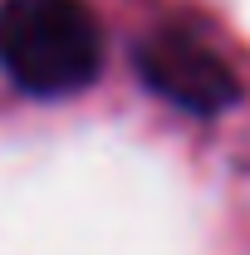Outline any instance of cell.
I'll use <instances>...</instances> for the list:
<instances>
[{
    "label": "cell",
    "mask_w": 250,
    "mask_h": 255,
    "mask_svg": "<svg viewBox=\"0 0 250 255\" xmlns=\"http://www.w3.org/2000/svg\"><path fill=\"white\" fill-rule=\"evenodd\" d=\"M0 69L39 98L89 89L103 69V30L84 0H0Z\"/></svg>",
    "instance_id": "1"
},
{
    "label": "cell",
    "mask_w": 250,
    "mask_h": 255,
    "mask_svg": "<svg viewBox=\"0 0 250 255\" xmlns=\"http://www.w3.org/2000/svg\"><path fill=\"white\" fill-rule=\"evenodd\" d=\"M132 64H137V79L152 89L157 98L177 103L182 113H226L236 98H241V79L236 69L221 59L206 39H196L191 30H152L137 49H132Z\"/></svg>",
    "instance_id": "2"
}]
</instances>
